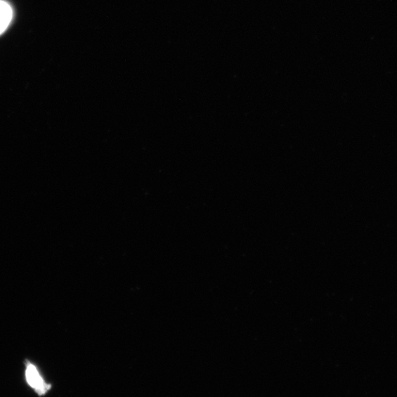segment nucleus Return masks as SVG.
Instances as JSON below:
<instances>
[{
    "label": "nucleus",
    "mask_w": 397,
    "mask_h": 397,
    "mask_svg": "<svg viewBox=\"0 0 397 397\" xmlns=\"http://www.w3.org/2000/svg\"><path fill=\"white\" fill-rule=\"evenodd\" d=\"M12 9L4 0H0V35L8 28L12 20Z\"/></svg>",
    "instance_id": "f03ea898"
},
{
    "label": "nucleus",
    "mask_w": 397,
    "mask_h": 397,
    "mask_svg": "<svg viewBox=\"0 0 397 397\" xmlns=\"http://www.w3.org/2000/svg\"><path fill=\"white\" fill-rule=\"evenodd\" d=\"M26 379L28 384L32 388H34L40 395L44 394L51 388L50 385L44 382L37 367L33 364L29 363L27 365Z\"/></svg>",
    "instance_id": "f257e3e1"
}]
</instances>
